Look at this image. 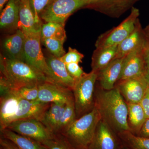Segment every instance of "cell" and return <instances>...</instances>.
Masks as SVG:
<instances>
[{
    "mask_svg": "<svg viewBox=\"0 0 149 149\" xmlns=\"http://www.w3.org/2000/svg\"><path fill=\"white\" fill-rule=\"evenodd\" d=\"M95 107L106 123L117 134L130 131L127 121L128 105L116 87L103 90L97 84L95 92Z\"/></svg>",
    "mask_w": 149,
    "mask_h": 149,
    "instance_id": "cell-1",
    "label": "cell"
},
{
    "mask_svg": "<svg viewBox=\"0 0 149 149\" xmlns=\"http://www.w3.org/2000/svg\"><path fill=\"white\" fill-rule=\"evenodd\" d=\"M50 105L21 98L14 90L1 94L0 130L6 128L11 123L17 120L32 118L40 121Z\"/></svg>",
    "mask_w": 149,
    "mask_h": 149,
    "instance_id": "cell-2",
    "label": "cell"
},
{
    "mask_svg": "<svg viewBox=\"0 0 149 149\" xmlns=\"http://www.w3.org/2000/svg\"><path fill=\"white\" fill-rule=\"evenodd\" d=\"M0 68V85L11 90L39 86L47 82L52 83L44 73L27 63L8 58L1 54Z\"/></svg>",
    "mask_w": 149,
    "mask_h": 149,
    "instance_id": "cell-3",
    "label": "cell"
},
{
    "mask_svg": "<svg viewBox=\"0 0 149 149\" xmlns=\"http://www.w3.org/2000/svg\"><path fill=\"white\" fill-rule=\"evenodd\" d=\"M101 119L100 113L95 107L90 112L76 119L60 134L74 149H88Z\"/></svg>",
    "mask_w": 149,
    "mask_h": 149,
    "instance_id": "cell-4",
    "label": "cell"
},
{
    "mask_svg": "<svg viewBox=\"0 0 149 149\" xmlns=\"http://www.w3.org/2000/svg\"><path fill=\"white\" fill-rule=\"evenodd\" d=\"M97 72L85 73L75 80L72 89L76 119L92 111L95 107V92Z\"/></svg>",
    "mask_w": 149,
    "mask_h": 149,
    "instance_id": "cell-5",
    "label": "cell"
},
{
    "mask_svg": "<svg viewBox=\"0 0 149 149\" xmlns=\"http://www.w3.org/2000/svg\"><path fill=\"white\" fill-rule=\"evenodd\" d=\"M139 15V9L133 7L131 9L129 15L118 26L103 33L98 37L95 44L96 48L119 45L133 32Z\"/></svg>",
    "mask_w": 149,
    "mask_h": 149,
    "instance_id": "cell-6",
    "label": "cell"
},
{
    "mask_svg": "<svg viewBox=\"0 0 149 149\" xmlns=\"http://www.w3.org/2000/svg\"><path fill=\"white\" fill-rule=\"evenodd\" d=\"M89 0H53L42 12L40 18L46 22L65 24L71 15L79 9L85 8Z\"/></svg>",
    "mask_w": 149,
    "mask_h": 149,
    "instance_id": "cell-7",
    "label": "cell"
},
{
    "mask_svg": "<svg viewBox=\"0 0 149 149\" xmlns=\"http://www.w3.org/2000/svg\"><path fill=\"white\" fill-rule=\"evenodd\" d=\"M25 62L44 73L53 83L52 73L48 66L41 48V31L25 35ZM56 84V83H55Z\"/></svg>",
    "mask_w": 149,
    "mask_h": 149,
    "instance_id": "cell-8",
    "label": "cell"
},
{
    "mask_svg": "<svg viewBox=\"0 0 149 149\" xmlns=\"http://www.w3.org/2000/svg\"><path fill=\"white\" fill-rule=\"evenodd\" d=\"M6 128L42 143L52 138L54 135L40 120L32 118L13 121Z\"/></svg>",
    "mask_w": 149,
    "mask_h": 149,
    "instance_id": "cell-9",
    "label": "cell"
},
{
    "mask_svg": "<svg viewBox=\"0 0 149 149\" xmlns=\"http://www.w3.org/2000/svg\"><path fill=\"white\" fill-rule=\"evenodd\" d=\"M118 134L101 119L88 149H122Z\"/></svg>",
    "mask_w": 149,
    "mask_h": 149,
    "instance_id": "cell-10",
    "label": "cell"
},
{
    "mask_svg": "<svg viewBox=\"0 0 149 149\" xmlns=\"http://www.w3.org/2000/svg\"><path fill=\"white\" fill-rule=\"evenodd\" d=\"M139 0H89L85 8L92 9L113 18H119Z\"/></svg>",
    "mask_w": 149,
    "mask_h": 149,
    "instance_id": "cell-11",
    "label": "cell"
},
{
    "mask_svg": "<svg viewBox=\"0 0 149 149\" xmlns=\"http://www.w3.org/2000/svg\"><path fill=\"white\" fill-rule=\"evenodd\" d=\"M115 87L127 104L140 103L148 88L144 76L119 80Z\"/></svg>",
    "mask_w": 149,
    "mask_h": 149,
    "instance_id": "cell-12",
    "label": "cell"
},
{
    "mask_svg": "<svg viewBox=\"0 0 149 149\" xmlns=\"http://www.w3.org/2000/svg\"><path fill=\"white\" fill-rule=\"evenodd\" d=\"M147 45L139 47L125 56L118 81L144 76L146 68L144 53Z\"/></svg>",
    "mask_w": 149,
    "mask_h": 149,
    "instance_id": "cell-13",
    "label": "cell"
},
{
    "mask_svg": "<svg viewBox=\"0 0 149 149\" xmlns=\"http://www.w3.org/2000/svg\"><path fill=\"white\" fill-rule=\"evenodd\" d=\"M39 94L37 100L45 103L66 104L74 101L71 90L63 88L57 84L47 82L38 86Z\"/></svg>",
    "mask_w": 149,
    "mask_h": 149,
    "instance_id": "cell-14",
    "label": "cell"
},
{
    "mask_svg": "<svg viewBox=\"0 0 149 149\" xmlns=\"http://www.w3.org/2000/svg\"><path fill=\"white\" fill-rule=\"evenodd\" d=\"M148 43L139 19L133 32L118 45L115 58L124 57L137 48Z\"/></svg>",
    "mask_w": 149,
    "mask_h": 149,
    "instance_id": "cell-15",
    "label": "cell"
},
{
    "mask_svg": "<svg viewBox=\"0 0 149 149\" xmlns=\"http://www.w3.org/2000/svg\"><path fill=\"white\" fill-rule=\"evenodd\" d=\"M124 58L114 59L98 72L97 84L102 89L109 91L115 87L121 73Z\"/></svg>",
    "mask_w": 149,
    "mask_h": 149,
    "instance_id": "cell-16",
    "label": "cell"
},
{
    "mask_svg": "<svg viewBox=\"0 0 149 149\" xmlns=\"http://www.w3.org/2000/svg\"><path fill=\"white\" fill-rule=\"evenodd\" d=\"M25 36L18 29L12 35L6 37L2 42V49L5 56L12 59L25 62L24 45Z\"/></svg>",
    "mask_w": 149,
    "mask_h": 149,
    "instance_id": "cell-17",
    "label": "cell"
},
{
    "mask_svg": "<svg viewBox=\"0 0 149 149\" xmlns=\"http://www.w3.org/2000/svg\"><path fill=\"white\" fill-rule=\"evenodd\" d=\"M46 59L48 66L52 73L54 83L72 91L75 80L68 73L64 63L59 58L52 55L47 56Z\"/></svg>",
    "mask_w": 149,
    "mask_h": 149,
    "instance_id": "cell-18",
    "label": "cell"
},
{
    "mask_svg": "<svg viewBox=\"0 0 149 149\" xmlns=\"http://www.w3.org/2000/svg\"><path fill=\"white\" fill-rule=\"evenodd\" d=\"M21 0H8L1 12V29L6 32L16 31L19 29V11Z\"/></svg>",
    "mask_w": 149,
    "mask_h": 149,
    "instance_id": "cell-19",
    "label": "cell"
},
{
    "mask_svg": "<svg viewBox=\"0 0 149 149\" xmlns=\"http://www.w3.org/2000/svg\"><path fill=\"white\" fill-rule=\"evenodd\" d=\"M42 26L36 22L29 0H21L19 6V29L21 30L25 36L41 31Z\"/></svg>",
    "mask_w": 149,
    "mask_h": 149,
    "instance_id": "cell-20",
    "label": "cell"
},
{
    "mask_svg": "<svg viewBox=\"0 0 149 149\" xmlns=\"http://www.w3.org/2000/svg\"><path fill=\"white\" fill-rule=\"evenodd\" d=\"M117 46L96 48L92 57V71L98 73L115 58Z\"/></svg>",
    "mask_w": 149,
    "mask_h": 149,
    "instance_id": "cell-21",
    "label": "cell"
},
{
    "mask_svg": "<svg viewBox=\"0 0 149 149\" xmlns=\"http://www.w3.org/2000/svg\"><path fill=\"white\" fill-rule=\"evenodd\" d=\"M65 105L66 104L63 103H51L40 120L52 134L56 133Z\"/></svg>",
    "mask_w": 149,
    "mask_h": 149,
    "instance_id": "cell-22",
    "label": "cell"
},
{
    "mask_svg": "<svg viewBox=\"0 0 149 149\" xmlns=\"http://www.w3.org/2000/svg\"><path fill=\"white\" fill-rule=\"evenodd\" d=\"M0 131L1 137L9 140L18 149H46V147L42 143L22 136L7 128Z\"/></svg>",
    "mask_w": 149,
    "mask_h": 149,
    "instance_id": "cell-23",
    "label": "cell"
},
{
    "mask_svg": "<svg viewBox=\"0 0 149 149\" xmlns=\"http://www.w3.org/2000/svg\"><path fill=\"white\" fill-rule=\"evenodd\" d=\"M127 105V121L130 131L138 136L147 119L146 116L140 103H128Z\"/></svg>",
    "mask_w": 149,
    "mask_h": 149,
    "instance_id": "cell-24",
    "label": "cell"
},
{
    "mask_svg": "<svg viewBox=\"0 0 149 149\" xmlns=\"http://www.w3.org/2000/svg\"><path fill=\"white\" fill-rule=\"evenodd\" d=\"M118 134L123 146L130 149H149V138L137 136L130 131Z\"/></svg>",
    "mask_w": 149,
    "mask_h": 149,
    "instance_id": "cell-25",
    "label": "cell"
},
{
    "mask_svg": "<svg viewBox=\"0 0 149 149\" xmlns=\"http://www.w3.org/2000/svg\"><path fill=\"white\" fill-rule=\"evenodd\" d=\"M45 38H54L64 43L66 39L65 24L56 22H48L43 24L41 39Z\"/></svg>",
    "mask_w": 149,
    "mask_h": 149,
    "instance_id": "cell-26",
    "label": "cell"
},
{
    "mask_svg": "<svg viewBox=\"0 0 149 149\" xmlns=\"http://www.w3.org/2000/svg\"><path fill=\"white\" fill-rule=\"evenodd\" d=\"M76 119L74 102L66 104L54 134L62 133Z\"/></svg>",
    "mask_w": 149,
    "mask_h": 149,
    "instance_id": "cell-27",
    "label": "cell"
},
{
    "mask_svg": "<svg viewBox=\"0 0 149 149\" xmlns=\"http://www.w3.org/2000/svg\"><path fill=\"white\" fill-rule=\"evenodd\" d=\"M43 45L52 55L56 57H61L65 54V52L63 48V42L54 38H45L41 39Z\"/></svg>",
    "mask_w": 149,
    "mask_h": 149,
    "instance_id": "cell-28",
    "label": "cell"
},
{
    "mask_svg": "<svg viewBox=\"0 0 149 149\" xmlns=\"http://www.w3.org/2000/svg\"><path fill=\"white\" fill-rule=\"evenodd\" d=\"M42 144L46 149H74L61 134H54L52 138Z\"/></svg>",
    "mask_w": 149,
    "mask_h": 149,
    "instance_id": "cell-29",
    "label": "cell"
},
{
    "mask_svg": "<svg viewBox=\"0 0 149 149\" xmlns=\"http://www.w3.org/2000/svg\"><path fill=\"white\" fill-rule=\"evenodd\" d=\"M53 0H29L30 6L37 24L42 25L40 15Z\"/></svg>",
    "mask_w": 149,
    "mask_h": 149,
    "instance_id": "cell-30",
    "label": "cell"
},
{
    "mask_svg": "<svg viewBox=\"0 0 149 149\" xmlns=\"http://www.w3.org/2000/svg\"><path fill=\"white\" fill-rule=\"evenodd\" d=\"M19 97L28 101L37 100L38 97V86L32 87H23L17 90H14Z\"/></svg>",
    "mask_w": 149,
    "mask_h": 149,
    "instance_id": "cell-31",
    "label": "cell"
},
{
    "mask_svg": "<svg viewBox=\"0 0 149 149\" xmlns=\"http://www.w3.org/2000/svg\"><path fill=\"white\" fill-rule=\"evenodd\" d=\"M84 57V55L80 53L76 49L69 47L68 52L59 59L65 64H66L72 63H82Z\"/></svg>",
    "mask_w": 149,
    "mask_h": 149,
    "instance_id": "cell-32",
    "label": "cell"
},
{
    "mask_svg": "<svg viewBox=\"0 0 149 149\" xmlns=\"http://www.w3.org/2000/svg\"><path fill=\"white\" fill-rule=\"evenodd\" d=\"M65 65L68 73L75 80L79 79L85 73L79 63H72L65 64Z\"/></svg>",
    "mask_w": 149,
    "mask_h": 149,
    "instance_id": "cell-33",
    "label": "cell"
},
{
    "mask_svg": "<svg viewBox=\"0 0 149 149\" xmlns=\"http://www.w3.org/2000/svg\"><path fill=\"white\" fill-rule=\"evenodd\" d=\"M140 103L145 112L147 118H149V89L148 88L146 94Z\"/></svg>",
    "mask_w": 149,
    "mask_h": 149,
    "instance_id": "cell-34",
    "label": "cell"
},
{
    "mask_svg": "<svg viewBox=\"0 0 149 149\" xmlns=\"http://www.w3.org/2000/svg\"><path fill=\"white\" fill-rule=\"evenodd\" d=\"M0 149H18L16 146L9 140L3 137L0 138Z\"/></svg>",
    "mask_w": 149,
    "mask_h": 149,
    "instance_id": "cell-35",
    "label": "cell"
},
{
    "mask_svg": "<svg viewBox=\"0 0 149 149\" xmlns=\"http://www.w3.org/2000/svg\"><path fill=\"white\" fill-rule=\"evenodd\" d=\"M138 136L149 138V118H147Z\"/></svg>",
    "mask_w": 149,
    "mask_h": 149,
    "instance_id": "cell-36",
    "label": "cell"
},
{
    "mask_svg": "<svg viewBox=\"0 0 149 149\" xmlns=\"http://www.w3.org/2000/svg\"><path fill=\"white\" fill-rule=\"evenodd\" d=\"M144 57L146 67L149 70V43L147 45L144 51Z\"/></svg>",
    "mask_w": 149,
    "mask_h": 149,
    "instance_id": "cell-37",
    "label": "cell"
},
{
    "mask_svg": "<svg viewBox=\"0 0 149 149\" xmlns=\"http://www.w3.org/2000/svg\"><path fill=\"white\" fill-rule=\"evenodd\" d=\"M144 76L148 88L149 89V70L147 68H146V70H145Z\"/></svg>",
    "mask_w": 149,
    "mask_h": 149,
    "instance_id": "cell-38",
    "label": "cell"
},
{
    "mask_svg": "<svg viewBox=\"0 0 149 149\" xmlns=\"http://www.w3.org/2000/svg\"><path fill=\"white\" fill-rule=\"evenodd\" d=\"M144 31L147 37V40L149 43V24L144 29Z\"/></svg>",
    "mask_w": 149,
    "mask_h": 149,
    "instance_id": "cell-39",
    "label": "cell"
},
{
    "mask_svg": "<svg viewBox=\"0 0 149 149\" xmlns=\"http://www.w3.org/2000/svg\"><path fill=\"white\" fill-rule=\"evenodd\" d=\"M8 0H0V11L1 12L5 5L6 4Z\"/></svg>",
    "mask_w": 149,
    "mask_h": 149,
    "instance_id": "cell-40",
    "label": "cell"
},
{
    "mask_svg": "<svg viewBox=\"0 0 149 149\" xmlns=\"http://www.w3.org/2000/svg\"><path fill=\"white\" fill-rule=\"evenodd\" d=\"M122 149H130L129 148H127V147L125 146H123V148Z\"/></svg>",
    "mask_w": 149,
    "mask_h": 149,
    "instance_id": "cell-41",
    "label": "cell"
}]
</instances>
